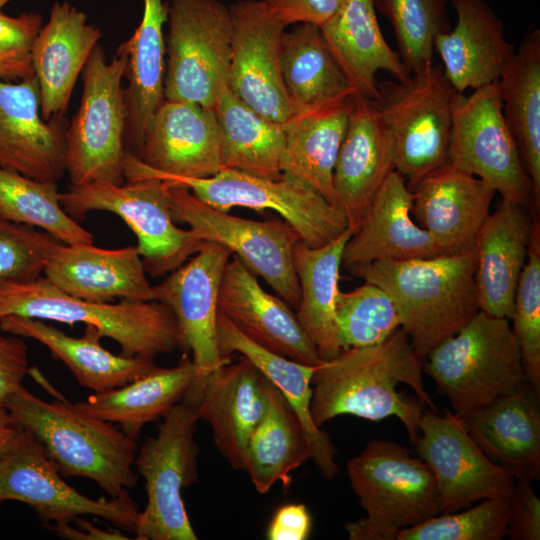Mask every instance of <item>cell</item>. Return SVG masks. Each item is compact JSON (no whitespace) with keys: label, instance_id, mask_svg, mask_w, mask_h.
I'll use <instances>...</instances> for the list:
<instances>
[{"label":"cell","instance_id":"obj_1","mask_svg":"<svg viewBox=\"0 0 540 540\" xmlns=\"http://www.w3.org/2000/svg\"><path fill=\"white\" fill-rule=\"evenodd\" d=\"M422 368L423 359L401 328L380 343L342 350L313 373L312 418L321 427L340 415L371 421L394 416L414 444L423 406L439 412Z\"/></svg>","mask_w":540,"mask_h":540},{"label":"cell","instance_id":"obj_2","mask_svg":"<svg viewBox=\"0 0 540 540\" xmlns=\"http://www.w3.org/2000/svg\"><path fill=\"white\" fill-rule=\"evenodd\" d=\"M475 247L410 260H379L347 270L377 285L392 299L400 328L417 355L455 334L479 310Z\"/></svg>","mask_w":540,"mask_h":540},{"label":"cell","instance_id":"obj_3","mask_svg":"<svg viewBox=\"0 0 540 540\" xmlns=\"http://www.w3.org/2000/svg\"><path fill=\"white\" fill-rule=\"evenodd\" d=\"M41 379L55 400L44 401L20 386L5 403L12 424L33 434L62 477L88 478L109 497L135 486L136 440L113 423L78 411Z\"/></svg>","mask_w":540,"mask_h":540},{"label":"cell","instance_id":"obj_4","mask_svg":"<svg viewBox=\"0 0 540 540\" xmlns=\"http://www.w3.org/2000/svg\"><path fill=\"white\" fill-rule=\"evenodd\" d=\"M7 315L94 326L103 337L116 341L125 356L154 359L188 350L179 323L167 305L155 300L86 301L61 291L44 276L0 285V319Z\"/></svg>","mask_w":540,"mask_h":540},{"label":"cell","instance_id":"obj_5","mask_svg":"<svg viewBox=\"0 0 540 540\" xmlns=\"http://www.w3.org/2000/svg\"><path fill=\"white\" fill-rule=\"evenodd\" d=\"M422 369L435 383L436 393L445 396L460 417L528 384L509 319L482 310L433 347Z\"/></svg>","mask_w":540,"mask_h":540},{"label":"cell","instance_id":"obj_6","mask_svg":"<svg viewBox=\"0 0 540 540\" xmlns=\"http://www.w3.org/2000/svg\"><path fill=\"white\" fill-rule=\"evenodd\" d=\"M347 474L366 512L344 525L350 540H396L401 530L440 514L431 469L394 441L368 442L348 461Z\"/></svg>","mask_w":540,"mask_h":540},{"label":"cell","instance_id":"obj_7","mask_svg":"<svg viewBox=\"0 0 540 540\" xmlns=\"http://www.w3.org/2000/svg\"><path fill=\"white\" fill-rule=\"evenodd\" d=\"M123 174L125 181L158 178L182 185L202 202L225 212L234 207L274 211L311 247L334 240L348 228L347 219L337 206L311 186L284 174L271 180L223 168L211 177H178L149 170L129 152L125 155Z\"/></svg>","mask_w":540,"mask_h":540},{"label":"cell","instance_id":"obj_8","mask_svg":"<svg viewBox=\"0 0 540 540\" xmlns=\"http://www.w3.org/2000/svg\"><path fill=\"white\" fill-rule=\"evenodd\" d=\"M374 101L390 137L394 170L409 189L449 163L453 101L457 93L440 65L430 64L404 81L384 80Z\"/></svg>","mask_w":540,"mask_h":540},{"label":"cell","instance_id":"obj_9","mask_svg":"<svg viewBox=\"0 0 540 540\" xmlns=\"http://www.w3.org/2000/svg\"><path fill=\"white\" fill-rule=\"evenodd\" d=\"M126 66L124 54L107 62L97 44L83 68L80 106L66 133V172L73 185L125 182Z\"/></svg>","mask_w":540,"mask_h":540},{"label":"cell","instance_id":"obj_10","mask_svg":"<svg viewBox=\"0 0 540 540\" xmlns=\"http://www.w3.org/2000/svg\"><path fill=\"white\" fill-rule=\"evenodd\" d=\"M169 186V182L158 178L125 181L120 185L71 184L60 193V202L74 219L96 210L118 215L137 238L146 273L160 277L184 264L203 242L192 230L176 225Z\"/></svg>","mask_w":540,"mask_h":540},{"label":"cell","instance_id":"obj_11","mask_svg":"<svg viewBox=\"0 0 540 540\" xmlns=\"http://www.w3.org/2000/svg\"><path fill=\"white\" fill-rule=\"evenodd\" d=\"M199 418L186 398L163 417L156 436L148 437L134 459L145 480L147 503L139 514L134 539L196 540L182 499V490L198 479Z\"/></svg>","mask_w":540,"mask_h":540},{"label":"cell","instance_id":"obj_12","mask_svg":"<svg viewBox=\"0 0 540 540\" xmlns=\"http://www.w3.org/2000/svg\"><path fill=\"white\" fill-rule=\"evenodd\" d=\"M165 100L214 109L228 88L232 50L229 6L218 0H171Z\"/></svg>","mask_w":540,"mask_h":540},{"label":"cell","instance_id":"obj_13","mask_svg":"<svg viewBox=\"0 0 540 540\" xmlns=\"http://www.w3.org/2000/svg\"><path fill=\"white\" fill-rule=\"evenodd\" d=\"M448 162L472 174L503 200L524 207L533 200L532 183L506 122L499 81L470 95L456 93Z\"/></svg>","mask_w":540,"mask_h":540},{"label":"cell","instance_id":"obj_14","mask_svg":"<svg viewBox=\"0 0 540 540\" xmlns=\"http://www.w3.org/2000/svg\"><path fill=\"white\" fill-rule=\"evenodd\" d=\"M6 501L27 504L47 526L93 515L135 533L140 514L128 490L117 497L92 499L68 485L40 442L21 427L0 453V506Z\"/></svg>","mask_w":540,"mask_h":540},{"label":"cell","instance_id":"obj_15","mask_svg":"<svg viewBox=\"0 0 540 540\" xmlns=\"http://www.w3.org/2000/svg\"><path fill=\"white\" fill-rule=\"evenodd\" d=\"M169 196L175 222L188 225L202 241L227 247L297 309L301 291L293 254L302 240L292 225L285 220L256 221L233 216L202 202L178 184L170 183Z\"/></svg>","mask_w":540,"mask_h":540},{"label":"cell","instance_id":"obj_16","mask_svg":"<svg viewBox=\"0 0 540 540\" xmlns=\"http://www.w3.org/2000/svg\"><path fill=\"white\" fill-rule=\"evenodd\" d=\"M415 449L431 469L440 514L494 497L510 498L515 477L492 462L469 435L462 417L424 410Z\"/></svg>","mask_w":540,"mask_h":540},{"label":"cell","instance_id":"obj_17","mask_svg":"<svg viewBox=\"0 0 540 540\" xmlns=\"http://www.w3.org/2000/svg\"><path fill=\"white\" fill-rule=\"evenodd\" d=\"M229 9L228 89L263 117L284 124L293 115L280 65V42L287 26L262 0H241Z\"/></svg>","mask_w":540,"mask_h":540},{"label":"cell","instance_id":"obj_18","mask_svg":"<svg viewBox=\"0 0 540 540\" xmlns=\"http://www.w3.org/2000/svg\"><path fill=\"white\" fill-rule=\"evenodd\" d=\"M231 256L227 247L203 241L194 257L153 286L154 300L174 313L202 378L229 362L219 352L217 317L220 285Z\"/></svg>","mask_w":540,"mask_h":540},{"label":"cell","instance_id":"obj_19","mask_svg":"<svg viewBox=\"0 0 540 540\" xmlns=\"http://www.w3.org/2000/svg\"><path fill=\"white\" fill-rule=\"evenodd\" d=\"M65 115L44 120L35 75L18 83L0 80V167L38 181L56 182L66 172Z\"/></svg>","mask_w":540,"mask_h":540},{"label":"cell","instance_id":"obj_20","mask_svg":"<svg viewBox=\"0 0 540 540\" xmlns=\"http://www.w3.org/2000/svg\"><path fill=\"white\" fill-rule=\"evenodd\" d=\"M267 385V378L242 356L196 379L184 395L199 420L210 425L215 446L234 470H243L247 442L266 409Z\"/></svg>","mask_w":540,"mask_h":540},{"label":"cell","instance_id":"obj_21","mask_svg":"<svg viewBox=\"0 0 540 540\" xmlns=\"http://www.w3.org/2000/svg\"><path fill=\"white\" fill-rule=\"evenodd\" d=\"M218 305L219 311L259 346L311 366L324 362L296 313L282 298L265 291L234 254L223 273Z\"/></svg>","mask_w":540,"mask_h":540},{"label":"cell","instance_id":"obj_22","mask_svg":"<svg viewBox=\"0 0 540 540\" xmlns=\"http://www.w3.org/2000/svg\"><path fill=\"white\" fill-rule=\"evenodd\" d=\"M134 156L160 174L189 178L215 175L224 167L214 109L164 100Z\"/></svg>","mask_w":540,"mask_h":540},{"label":"cell","instance_id":"obj_23","mask_svg":"<svg viewBox=\"0 0 540 540\" xmlns=\"http://www.w3.org/2000/svg\"><path fill=\"white\" fill-rule=\"evenodd\" d=\"M411 191L414 220L433 236L443 254L475 247L496 193L490 186L447 163L423 176Z\"/></svg>","mask_w":540,"mask_h":540},{"label":"cell","instance_id":"obj_24","mask_svg":"<svg viewBox=\"0 0 540 540\" xmlns=\"http://www.w3.org/2000/svg\"><path fill=\"white\" fill-rule=\"evenodd\" d=\"M413 193L393 170L365 210L348 239L342 266L346 269L379 260L430 258L443 252L433 236L411 214Z\"/></svg>","mask_w":540,"mask_h":540},{"label":"cell","instance_id":"obj_25","mask_svg":"<svg viewBox=\"0 0 540 540\" xmlns=\"http://www.w3.org/2000/svg\"><path fill=\"white\" fill-rule=\"evenodd\" d=\"M394 170L390 137L373 100L354 96L333 170L334 205L348 227H357L386 177Z\"/></svg>","mask_w":540,"mask_h":540},{"label":"cell","instance_id":"obj_26","mask_svg":"<svg viewBox=\"0 0 540 540\" xmlns=\"http://www.w3.org/2000/svg\"><path fill=\"white\" fill-rule=\"evenodd\" d=\"M43 273L61 291L86 301L154 300L137 246L103 249L93 243H59Z\"/></svg>","mask_w":540,"mask_h":540},{"label":"cell","instance_id":"obj_27","mask_svg":"<svg viewBox=\"0 0 540 540\" xmlns=\"http://www.w3.org/2000/svg\"><path fill=\"white\" fill-rule=\"evenodd\" d=\"M100 38V30L87 22L84 12L68 2L52 6L30 51L44 120L65 115L78 76Z\"/></svg>","mask_w":540,"mask_h":540},{"label":"cell","instance_id":"obj_28","mask_svg":"<svg viewBox=\"0 0 540 540\" xmlns=\"http://www.w3.org/2000/svg\"><path fill=\"white\" fill-rule=\"evenodd\" d=\"M457 22L434 43L443 71L457 93L497 81L515 53L500 17L485 0H450Z\"/></svg>","mask_w":540,"mask_h":540},{"label":"cell","instance_id":"obj_29","mask_svg":"<svg viewBox=\"0 0 540 540\" xmlns=\"http://www.w3.org/2000/svg\"><path fill=\"white\" fill-rule=\"evenodd\" d=\"M532 225L526 207L502 199L481 227L475 241L474 275L479 310L512 318Z\"/></svg>","mask_w":540,"mask_h":540},{"label":"cell","instance_id":"obj_30","mask_svg":"<svg viewBox=\"0 0 540 540\" xmlns=\"http://www.w3.org/2000/svg\"><path fill=\"white\" fill-rule=\"evenodd\" d=\"M525 384L491 405L462 417L481 451L515 479L532 482L540 474V405Z\"/></svg>","mask_w":540,"mask_h":540},{"label":"cell","instance_id":"obj_31","mask_svg":"<svg viewBox=\"0 0 540 540\" xmlns=\"http://www.w3.org/2000/svg\"><path fill=\"white\" fill-rule=\"evenodd\" d=\"M320 30L356 96L377 98L379 71L387 72L398 81L411 76L380 30L375 0H344Z\"/></svg>","mask_w":540,"mask_h":540},{"label":"cell","instance_id":"obj_32","mask_svg":"<svg viewBox=\"0 0 540 540\" xmlns=\"http://www.w3.org/2000/svg\"><path fill=\"white\" fill-rule=\"evenodd\" d=\"M0 330L40 342L68 367L79 385L95 393L121 387L156 367L153 359L111 353L101 345L100 331L90 325L77 338L44 320L7 315L0 319Z\"/></svg>","mask_w":540,"mask_h":540},{"label":"cell","instance_id":"obj_33","mask_svg":"<svg viewBox=\"0 0 540 540\" xmlns=\"http://www.w3.org/2000/svg\"><path fill=\"white\" fill-rule=\"evenodd\" d=\"M143 1L139 26L116 52L127 58L125 147L133 155L138 153L151 120L165 100L166 47L163 25L168 18V6L163 0Z\"/></svg>","mask_w":540,"mask_h":540},{"label":"cell","instance_id":"obj_34","mask_svg":"<svg viewBox=\"0 0 540 540\" xmlns=\"http://www.w3.org/2000/svg\"><path fill=\"white\" fill-rule=\"evenodd\" d=\"M217 339L223 358L235 352L250 360L281 392L295 411L308 440L310 459L328 480L339 472L336 449L329 434L317 426L311 414L312 376L317 366L303 364L273 353L241 333L220 311Z\"/></svg>","mask_w":540,"mask_h":540},{"label":"cell","instance_id":"obj_35","mask_svg":"<svg viewBox=\"0 0 540 540\" xmlns=\"http://www.w3.org/2000/svg\"><path fill=\"white\" fill-rule=\"evenodd\" d=\"M202 373L187 353L175 367L156 366L149 373L111 390L72 403L80 412L104 420L137 440L142 427L163 418L180 402Z\"/></svg>","mask_w":540,"mask_h":540},{"label":"cell","instance_id":"obj_36","mask_svg":"<svg viewBox=\"0 0 540 540\" xmlns=\"http://www.w3.org/2000/svg\"><path fill=\"white\" fill-rule=\"evenodd\" d=\"M280 65L293 115L307 114L356 96L320 27L314 24L300 23L283 32Z\"/></svg>","mask_w":540,"mask_h":540},{"label":"cell","instance_id":"obj_37","mask_svg":"<svg viewBox=\"0 0 540 540\" xmlns=\"http://www.w3.org/2000/svg\"><path fill=\"white\" fill-rule=\"evenodd\" d=\"M357 227H348L334 240L311 247L300 241L293 254L301 300L296 317L323 361L341 351L337 332V298L342 255Z\"/></svg>","mask_w":540,"mask_h":540},{"label":"cell","instance_id":"obj_38","mask_svg":"<svg viewBox=\"0 0 540 540\" xmlns=\"http://www.w3.org/2000/svg\"><path fill=\"white\" fill-rule=\"evenodd\" d=\"M353 98L283 124L282 174L298 179L334 204L333 170L344 139Z\"/></svg>","mask_w":540,"mask_h":540},{"label":"cell","instance_id":"obj_39","mask_svg":"<svg viewBox=\"0 0 540 540\" xmlns=\"http://www.w3.org/2000/svg\"><path fill=\"white\" fill-rule=\"evenodd\" d=\"M310 456L308 440L295 411L268 380L266 409L247 442L243 470L255 489L264 494L277 482L288 487L292 471Z\"/></svg>","mask_w":540,"mask_h":540},{"label":"cell","instance_id":"obj_40","mask_svg":"<svg viewBox=\"0 0 540 540\" xmlns=\"http://www.w3.org/2000/svg\"><path fill=\"white\" fill-rule=\"evenodd\" d=\"M503 113L540 205V31L523 38L498 79Z\"/></svg>","mask_w":540,"mask_h":540},{"label":"cell","instance_id":"obj_41","mask_svg":"<svg viewBox=\"0 0 540 540\" xmlns=\"http://www.w3.org/2000/svg\"><path fill=\"white\" fill-rule=\"evenodd\" d=\"M224 168L266 179L282 177L283 124L251 109L228 88L214 107Z\"/></svg>","mask_w":540,"mask_h":540},{"label":"cell","instance_id":"obj_42","mask_svg":"<svg viewBox=\"0 0 540 540\" xmlns=\"http://www.w3.org/2000/svg\"><path fill=\"white\" fill-rule=\"evenodd\" d=\"M0 218L40 228L64 244L93 243V235L63 209L56 182L1 167Z\"/></svg>","mask_w":540,"mask_h":540},{"label":"cell","instance_id":"obj_43","mask_svg":"<svg viewBox=\"0 0 540 540\" xmlns=\"http://www.w3.org/2000/svg\"><path fill=\"white\" fill-rule=\"evenodd\" d=\"M393 27L398 54L411 74L433 63L434 43L451 29L448 0H375Z\"/></svg>","mask_w":540,"mask_h":540},{"label":"cell","instance_id":"obj_44","mask_svg":"<svg viewBox=\"0 0 540 540\" xmlns=\"http://www.w3.org/2000/svg\"><path fill=\"white\" fill-rule=\"evenodd\" d=\"M400 324L392 299L377 285L364 281L351 291L339 292L337 332L342 350L380 343Z\"/></svg>","mask_w":540,"mask_h":540},{"label":"cell","instance_id":"obj_45","mask_svg":"<svg viewBox=\"0 0 540 540\" xmlns=\"http://www.w3.org/2000/svg\"><path fill=\"white\" fill-rule=\"evenodd\" d=\"M512 329L518 340L528 385L540 396V227L532 232L514 299Z\"/></svg>","mask_w":540,"mask_h":540},{"label":"cell","instance_id":"obj_46","mask_svg":"<svg viewBox=\"0 0 540 540\" xmlns=\"http://www.w3.org/2000/svg\"><path fill=\"white\" fill-rule=\"evenodd\" d=\"M508 515L509 498H487L463 512L441 513L403 529L396 540H502Z\"/></svg>","mask_w":540,"mask_h":540},{"label":"cell","instance_id":"obj_47","mask_svg":"<svg viewBox=\"0 0 540 540\" xmlns=\"http://www.w3.org/2000/svg\"><path fill=\"white\" fill-rule=\"evenodd\" d=\"M59 243L35 227L0 218V285L39 278Z\"/></svg>","mask_w":540,"mask_h":540},{"label":"cell","instance_id":"obj_48","mask_svg":"<svg viewBox=\"0 0 540 540\" xmlns=\"http://www.w3.org/2000/svg\"><path fill=\"white\" fill-rule=\"evenodd\" d=\"M507 536L511 540L540 539V500L530 481H515L509 498Z\"/></svg>","mask_w":540,"mask_h":540},{"label":"cell","instance_id":"obj_49","mask_svg":"<svg viewBox=\"0 0 540 540\" xmlns=\"http://www.w3.org/2000/svg\"><path fill=\"white\" fill-rule=\"evenodd\" d=\"M41 27L39 14L13 17L0 13V59L31 58V47Z\"/></svg>","mask_w":540,"mask_h":540},{"label":"cell","instance_id":"obj_50","mask_svg":"<svg viewBox=\"0 0 540 540\" xmlns=\"http://www.w3.org/2000/svg\"><path fill=\"white\" fill-rule=\"evenodd\" d=\"M28 349L22 337L0 335V411L28 373Z\"/></svg>","mask_w":540,"mask_h":540},{"label":"cell","instance_id":"obj_51","mask_svg":"<svg viewBox=\"0 0 540 540\" xmlns=\"http://www.w3.org/2000/svg\"><path fill=\"white\" fill-rule=\"evenodd\" d=\"M286 26L309 23L321 27L344 0H262Z\"/></svg>","mask_w":540,"mask_h":540},{"label":"cell","instance_id":"obj_52","mask_svg":"<svg viewBox=\"0 0 540 540\" xmlns=\"http://www.w3.org/2000/svg\"><path fill=\"white\" fill-rule=\"evenodd\" d=\"M311 528V515L304 504H286L274 514L266 536L269 540H306Z\"/></svg>","mask_w":540,"mask_h":540},{"label":"cell","instance_id":"obj_53","mask_svg":"<svg viewBox=\"0 0 540 540\" xmlns=\"http://www.w3.org/2000/svg\"><path fill=\"white\" fill-rule=\"evenodd\" d=\"M48 527L58 537L69 540L130 539L121 533L118 528L109 531L103 530L83 519L82 516L76 517L71 523L55 524Z\"/></svg>","mask_w":540,"mask_h":540},{"label":"cell","instance_id":"obj_54","mask_svg":"<svg viewBox=\"0 0 540 540\" xmlns=\"http://www.w3.org/2000/svg\"><path fill=\"white\" fill-rule=\"evenodd\" d=\"M32 75L31 58L0 59V77L24 79Z\"/></svg>","mask_w":540,"mask_h":540},{"label":"cell","instance_id":"obj_55","mask_svg":"<svg viewBox=\"0 0 540 540\" xmlns=\"http://www.w3.org/2000/svg\"><path fill=\"white\" fill-rule=\"evenodd\" d=\"M16 429L17 426L12 424L6 409L0 411V453L7 446Z\"/></svg>","mask_w":540,"mask_h":540},{"label":"cell","instance_id":"obj_56","mask_svg":"<svg viewBox=\"0 0 540 540\" xmlns=\"http://www.w3.org/2000/svg\"><path fill=\"white\" fill-rule=\"evenodd\" d=\"M9 0H0V8L3 7Z\"/></svg>","mask_w":540,"mask_h":540}]
</instances>
